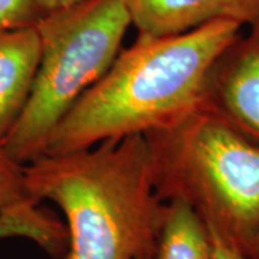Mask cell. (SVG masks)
<instances>
[{"label":"cell","instance_id":"cell-1","mask_svg":"<svg viewBox=\"0 0 259 259\" xmlns=\"http://www.w3.org/2000/svg\"><path fill=\"white\" fill-rule=\"evenodd\" d=\"M241 28L214 20L176 35H139L59 122L45 154L147 136L190 115L203 104L213 64Z\"/></svg>","mask_w":259,"mask_h":259},{"label":"cell","instance_id":"cell-2","mask_svg":"<svg viewBox=\"0 0 259 259\" xmlns=\"http://www.w3.org/2000/svg\"><path fill=\"white\" fill-rule=\"evenodd\" d=\"M23 173L35 203L64 213L66 248L56 259H154L164 202L144 136L44 154Z\"/></svg>","mask_w":259,"mask_h":259},{"label":"cell","instance_id":"cell-3","mask_svg":"<svg viewBox=\"0 0 259 259\" xmlns=\"http://www.w3.org/2000/svg\"><path fill=\"white\" fill-rule=\"evenodd\" d=\"M161 202L182 200L245 253L259 229V143L204 107L144 136Z\"/></svg>","mask_w":259,"mask_h":259},{"label":"cell","instance_id":"cell-4","mask_svg":"<svg viewBox=\"0 0 259 259\" xmlns=\"http://www.w3.org/2000/svg\"><path fill=\"white\" fill-rule=\"evenodd\" d=\"M133 26L127 0H81L40 16V58L28 102L2 141L25 166L47 153L59 122L118 56Z\"/></svg>","mask_w":259,"mask_h":259},{"label":"cell","instance_id":"cell-5","mask_svg":"<svg viewBox=\"0 0 259 259\" xmlns=\"http://www.w3.org/2000/svg\"><path fill=\"white\" fill-rule=\"evenodd\" d=\"M202 107L259 143V19L213 64Z\"/></svg>","mask_w":259,"mask_h":259},{"label":"cell","instance_id":"cell-6","mask_svg":"<svg viewBox=\"0 0 259 259\" xmlns=\"http://www.w3.org/2000/svg\"><path fill=\"white\" fill-rule=\"evenodd\" d=\"M133 26L139 35L183 33L214 20L241 26L259 19V0H127Z\"/></svg>","mask_w":259,"mask_h":259},{"label":"cell","instance_id":"cell-7","mask_svg":"<svg viewBox=\"0 0 259 259\" xmlns=\"http://www.w3.org/2000/svg\"><path fill=\"white\" fill-rule=\"evenodd\" d=\"M40 58L35 26L0 30V143L23 111Z\"/></svg>","mask_w":259,"mask_h":259},{"label":"cell","instance_id":"cell-8","mask_svg":"<svg viewBox=\"0 0 259 259\" xmlns=\"http://www.w3.org/2000/svg\"><path fill=\"white\" fill-rule=\"evenodd\" d=\"M154 259H212L206 225L182 200L164 202Z\"/></svg>","mask_w":259,"mask_h":259},{"label":"cell","instance_id":"cell-9","mask_svg":"<svg viewBox=\"0 0 259 259\" xmlns=\"http://www.w3.org/2000/svg\"><path fill=\"white\" fill-rule=\"evenodd\" d=\"M22 238L36 243L52 258H59L66 248V229L52 214L28 204L0 218V241Z\"/></svg>","mask_w":259,"mask_h":259},{"label":"cell","instance_id":"cell-10","mask_svg":"<svg viewBox=\"0 0 259 259\" xmlns=\"http://www.w3.org/2000/svg\"><path fill=\"white\" fill-rule=\"evenodd\" d=\"M28 204L37 203L26 190L23 166L10 157L0 143V218Z\"/></svg>","mask_w":259,"mask_h":259},{"label":"cell","instance_id":"cell-11","mask_svg":"<svg viewBox=\"0 0 259 259\" xmlns=\"http://www.w3.org/2000/svg\"><path fill=\"white\" fill-rule=\"evenodd\" d=\"M39 18L33 0H0V30L35 26Z\"/></svg>","mask_w":259,"mask_h":259},{"label":"cell","instance_id":"cell-12","mask_svg":"<svg viewBox=\"0 0 259 259\" xmlns=\"http://www.w3.org/2000/svg\"><path fill=\"white\" fill-rule=\"evenodd\" d=\"M210 241H212V259H248L242 250L236 249L235 246L213 235H210Z\"/></svg>","mask_w":259,"mask_h":259},{"label":"cell","instance_id":"cell-13","mask_svg":"<svg viewBox=\"0 0 259 259\" xmlns=\"http://www.w3.org/2000/svg\"><path fill=\"white\" fill-rule=\"evenodd\" d=\"M78 2H81V0H33L37 12H39V16H44V15H48L51 12L72 6Z\"/></svg>","mask_w":259,"mask_h":259},{"label":"cell","instance_id":"cell-14","mask_svg":"<svg viewBox=\"0 0 259 259\" xmlns=\"http://www.w3.org/2000/svg\"><path fill=\"white\" fill-rule=\"evenodd\" d=\"M245 255L248 259H259V229L249 243V246L245 250Z\"/></svg>","mask_w":259,"mask_h":259}]
</instances>
